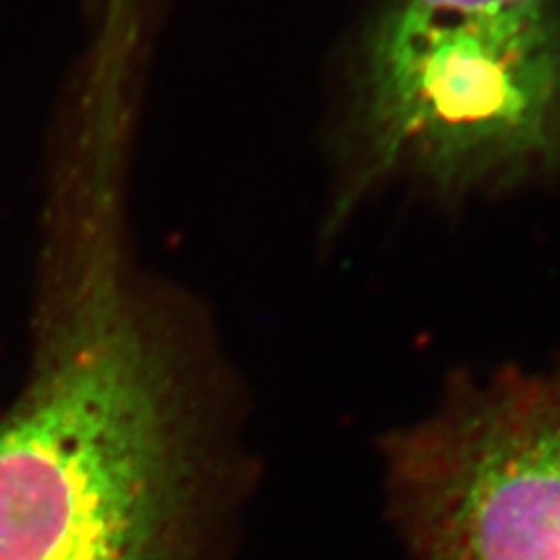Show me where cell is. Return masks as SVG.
<instances>
[{
	"mask_svg": "<svg viewBox=\"0 0 560 560\" xmlns=\"http://www.w3.org/2000/svg\"><path fill=\"white\" fill-rule=\"evenodd\" d=\"M129 183L47 187L28 353L0 411V560H234L253 460L243 388L138 265Z\"/></svg>",
	"mask_w": 560,
	"mask_h": 560,
	"instance_id": "cell-1",
	"label": "cell"
},
{
	"mask_svg": "<svg viewBox=\"0 0 560 560\" xmlns=\"http://www.w3.org/2000/svg\"><path fill=\"white\" fill-rule=\"evenodd\" d=\"M331 226L388 178L444 199L560 171V0H388L364 33Z\"/></svg>",
	"mask_w": 560,
	"mask_h": 560,
	"instance_id": "cell-2",
	"label": "cell"
},
{
	"mask_svg": "<svg viewBox=\"0 0 560 560\" xmlns=\"http://www.w3.org/2000/svg\"><path fill=\"white\" fill-rule=\"evenodd\" d=\"M378 453L411 560H560V362L455 372Z\"/></svg>",
	"mask_w": 560,
	"mask_h": 560,
	"instance_id": "cell-3",
	"label": "cell"
}]
</instances>
